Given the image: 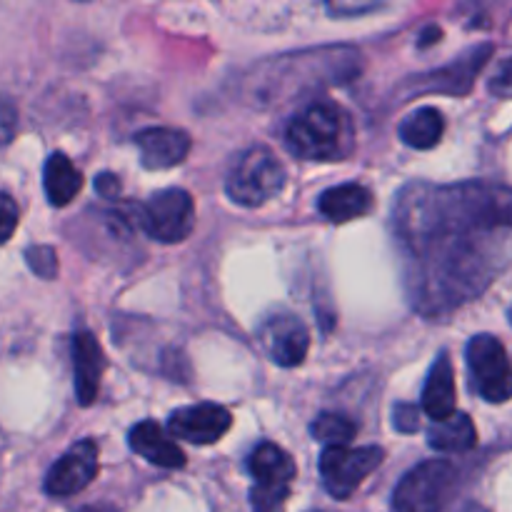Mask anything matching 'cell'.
Masks as SVG:
<instances>
[{
  "mask_svg": "<svg viewBox=\"0 0 512 512\" xmlns=\"http://www.w3.org/2000/svg\"><path fill=\"white\" fill-rule=\"evenodd\" d=\"M490 90L500 98H508L510 95V60H503L500 63V73L495 75L493 83H490Z\"/></svg>",
  "mask_w": 512,
  "mask_h": 512,
  "instance_id": "cell-29",
  "label": "cell"
},
{
  "mask_svg": "<svg viewBox=\"0 0 512 512\" xmlns=\"http://www.w3.org/2000/svg\"><path fill=\"white\" fill-rule=\"evenodd\" d=\"M233 425V415L228 408L215 403H200L180 408L170 415L168 428L175 440H185L190 445H213L223 438Z\"/></svg>",
  "mask_w": 512,
  "mask_h": 512,
  "instance_id": "cell-13",
  "label": "cell"
},
{
  "mask_svg": "<svg viewBox=\"0 0 512 512\" xmlns=\"http://www.w3.org/2000/svg\"><path fill=\"white\" fill-rule=\"evenodd\" d=\"M98 478V443L80 440L45 475V493L50 498H70L88 488Z\"/></svg>",
  "mask_w": 512,
  "mask_h": 512,
  "instance_id": "cell-10",
  "label": "cell"
},
{
  "mask_svg": "<svg viewBox=\"0 0 512 512\" xmlns=\"http://www.w3.org/2000/svg\"><path fill=\"white\" fill-rule=\"evenodd\" d=\"M73 373L75 395L83 408L93 405L100 393V380L105 373V353L98 338L88 330H78L73 335Z\"/></svg>",
  "mask_w": 512,
  "mask_h": 512,
  "instance_id": "cell-15",
  "label": "cell"
},
{
  "mask_svg": "<svg viewBox=\"0 0 512 512\" xmlns=\"http://www.w3.org/2000/svg\"><path fill=\"white\" fill-rule=\"evenodd\" d=\"M460 473L448 460H425L400 480L393 493L395 512H443L458 493Z\"/></svg>",
  "mask_w": 512,
  "mask_h": 512,
  "instance_id": "cell-5",
  "label": "cell"
},
{
  "mask_svg": "<svg viewBox=\"0 0 512 512\" xmlns=\"http://www.w3.org/2000/svg\"><path fill=\"white\" fill-rule=\"evenodd\" d=\"M363 68V55L355 48L305 50V53L270 58L250 73L248 95L250 103L273 105L285 95H298L310 88H328L355 78Z\"/></svg>",
  "mask_w": 512,
  "mask_h": 512,
  "instance_id": "cell-2",
  "label": "cell"
},
{
  "mask_svg": "<svg viewBox=\"0 0 512 512\" xmlns=\"http://www.w3.org/2000/svg\"><path fill=\"white\" fill-rule=\"evenodd\" d=\"M80 512H118V510L108 508V505H90V508H83Z\"/></svg>",
  "mask_w": 512,
  "mask_h": 512,
  "instance_id": "cell-31",
  "label": "cell"
},
{
  "mask_svg": "<svg viewBox=\"0 0 512 512\" xmlns=\"http://www.w3.org/2000/svg\"><path fill=\"white\" fill-rule=\"evenodd\" d=\"M435 38H440V28L438 25H428V28L423 30V35H420V48H428L430 43H438Z\"/></svg>",
  "mask_w": 512,
  "mask_h": 512,
  "instance_id": "cell-30",
  "label": "cell"
},
{
  "mask_svg": "<svg viewBox=\"0 0 512 512\" xmlns=\"http://www.w3.org/2000/svg\"><path fill=\"white\" fill-rule=\"evenodd\" d=\"M25 260H28V268L38 278H58V255H55V250L50 245H33V248L25 250Z\"/></svg>",
  "mask_w": 512,
  "mask_h": 512,
  "instance_id": "cell-23",
  "label": "cell"
},
{
  "mask_svg": "<svg viewBox=\"0 0 512 512\" xmlns=\"http://www.w3.org/2000/svg\"><path fill=\"white\" fill-rule=\"evenodd\" d=\"M255 485L250 505L255 512H283L295 480V460L275 443H260L248 458Z\"/></svg>",
  "mask_w": 512,
  "mask_h": 512,
  "instance_id": "cell-6",
  "label": "cell"
},
{
  "mask_svg": "<svg viewBox=\"0 0 512 512\" xmlns=\"http://www.w3.org/2000/svg\"><path fill=\"white\" fill-rule=\"evenodd\" d=\"M510 220L508 185H405L393 230L415 310L445 315L485 293L508 268Z\"/></svg>",
  "mask_w": 512,
  "mask_h": 512,
  "instance_id": "cell-1",
  "label": "cell"
},
{
  "mask_svg": "<svg viewBox=\"0 0 512 512\" xmlns=\"http://www.w3.org/2000/svg\"><path fill=\"white\" fill-rule=\"evenodd\" d=\"M385 460V450L378 445H365V448H325L320 455V478L325 490L335 500H348L355 490L363 485L373 470L380 468Z\"/></svg>",
  "mask_w": 512,
  "mask_h": 512,
  "instance_id": "cell-9",
  "label": "cell"
},
{
  "mask_svg": "<svg viewBox=\"0 0 512 512\" xmlns=\"http://www.w3.org/2000/svg\"><path fill=\"white\" fill-rule=\"evenodd\" d=\"M445 133V120L438 108H418L400 123L398 135L405 145L415 150H430L440 143Z\"/></svg>",
  "mask_w": 512,
  "mask_h": 512,
  "instance_id": "cell-21",
  "label": "cell"
},
{
  "mask_svg": "<svg viewBox=\"0 0 512 512\" xmlns=\"http://www.w3.org/2000/svg\"><path fill=\"white\" fill-rule=\"evenodd\" d=\"M83 188V173L65 153H53L45 160L43 190L53 208H65Z\"/></svg>",
  "mask_w": 512,
  "mask_h": 512,
  "instance_id": "cell-19",
  "label": "cell"
},
{
  "mask_svg": "<svg viewBox=\"0 0 512 512\" xmlns=\"http://www.w3.org/2000/svg\"><path fill=\"white\" fill-rule=\"evenodd\" d=\"M18 218H20L18 203H15L8 193L0 190V245H5L10 238H13L15 228H18Z\"/></svg>",
  "mask_w": 512,
  "mask_h": 512,
  "instance_id": "cell-24",
  "label": "cell"
},
{
  "mask_svg": "<svg viewBox=\"0 0 512 512\" xmlns=\"http://www.w3.org/2000/svg\"><path fill=\"white\" fill-rule=\"evenodd\" d=\"M140 163L148 170H168L183 163L190 153V135L178 128H145L133 135Z\"/></svg>",
  "mask_w": 512,
  "mask_h": 512,
  "instance_id": "cell-14",
  "label": "cell"
},
{
  "mask_svg": "<svg viewBox=\"0 0 512 512\" xmlns=\"http://www.w3.org/2000/svg\"><path fill=\"white\" fill-rule=\"evenodd\" d=\"M428 443L438 453H468L478 443V433L468 415L453 413L430 428Z\"/></svg>",
  "mask_w": 512,
  "mask_h": 512,
  "instance_id": "cell-20",
  "label": "cell"
},
{
  "mask_svg": "<svg viewBox=\"0 0 512 512\" xmlns=\"http://www.w3.org/2000/svg\"><path fill=\"white\" fill-rule=\"evenodd\" d=\"M353 140V118L333 100H313L285 128V145L300 160H343L353 150Z\"/></svg>",
  "mask_w": 512,
  "mask_h": 512,
  "instance_id": "cell-3",
  "label": "cell"
},
{
  "mask_svg": "<svg viewBox=\"0 0 512 512\" xmlns=\"http://www.w3.org/2000/svg\"><path fill=\"white\" fill-rule=\"evenodd\" d=\"M493 45L485 43L478 45L473 50H465L460 58H455L453 63L445 65V68L433 70L428 75H418V78H410V95L418 93H453V95H465L475 83V75L480 73L488 58L493 55Z\"/></svg>",
  "mask_w": 512,
  "mask_h": 512,
  "instance_id": "cell-11",
  "label": "cell"
},
{
  "mask_svg": "<svg viewBox=\"0 0 512 512\" xmlns=\"http://www.w3.org/2000/svg\"><path fill=\"white\" fill-rule=\"evenodd\" d=\"M310 433L328 448H340V445H348L358 435V425L343 413H320L318 420L310 425Z\"/></svg>",
  "mask_w": 512,
  "mask_h": 512,
  "instance_id": "cell-22",
  "label": "cell"
},
{
  "mask_svg": "<svg viewBox=\"0 0 512 512\" xmlns=\"http://www.w3.org/2000/svg\"><path fill=\"white\" fill-rule=\"evenodd\" d=\"M95 190H98L100 198L105 200H115L120 195V180L118 175L113 173H100L98 178H95Z\"/></svg>",
  "mask_w": 512,
  "mask_h": 512,
  "instance_id": "cell-27",
  "label": "cell"
},
{
  "mask_svg": "<svg viewBox=\"0 0 512 512\" xmlns=\"http://www.w3.org/2000/svg\"><path fill=\"white\" fill-rule=\"evenodd\" d=\"M383 8L378 3H330L328 10L333 15H363V13H373V10Z\"/></svg>",
  "mask_w": 512,
  "mask_h": 512,
  "instance_id": "cell-28",
  "label": "cell"
},
{
  "mask_svg": "<svg viewBox=\"0 0 512 512\" xmlns=\"http://www.w3.org/2000/svg\"><path fill=\"white\" fill-rule=\"evenodd\" d=\"M128 443L133 448V453H138L140 458H145L148 463L158 465V468L178 470L185 465V453L175 445V440H170L165 435V430L160 428L153 420H143V423L135 425L128 435Z\"/></svg>",
  "mask_w": 512,
  "mask_h": 512,
  "instance_id": "cell-16",
  "label": "cell"
},
{
  "mask_svg": "<svg viewBox=\"0 0 512 512\" xmlns=\"http://www.w3.org/2000/svg\"><path fill=\"white\" fill-rule=\"evenodd\" d=\"M260 343L280 368H298L310 350V333L298 315L275 313L260 328Z\"/></svg>",
  "mask_w": 512,
  "mask_h": 512,
  "instance_id": "cell-12",
  "label": "cell"
},
{
  "mask_svg": "<svg viewBox=\"0 0 512 512\" xmlns=\"http://www.w3.org/2000/svg\"><path fill=\"white\" fill-rule=\"evenodd\" d=\"M393 425L400 433H415L420 428V410L413 403H398L393 408Z\"/></svg>",
  "mask_w": 512,
  "mask_h": 512,
  "instance_id": "cell-26",
  "label": "cell"
},
{
  "mask_svg": "<svg viewBox=\"0 0 512 512\" xmlns=\"http://www.w3.org/2000/svg\"><path fill=\"white\" fill-rule=\"evenodd\" d=\"M15 130H18V108L8 95L0 93V148L13 140Z\"/></svg>",
  "mask_w": 512,
  "mask_h": 512,
  "instance_id": "cell-25",
  "label": "cell"
},
{
  "mask_svg": "<svg viewBox=\"0 0 512 512\" xmlns=\"http://www.w3.org/2000/svg\"><path fill=\"white\" fill-rule=\"evenodd\" d=\"M318 210L330 223H350L373 210V193L360 183L333 185L318 198Z\"/></svg>",
  "mask_w": 512,
  "mask_h": 512,
  "instance_id": "cell-17",
  "label": "cell"
},
{
  "mask_svg": "<svg viewBox=\"0 0 512 512\" xmlns=\"http://www.w3.org/2000/svg\"><path fill=\"white\" fill-rule=\"evenodd\" d=\"M470 385L485 403L503 405L510 400L508 350L495 335H475L465 348Z\"/></svg>",
  "mask_w": 512,
  "mask_h": 512,
  "instance_id": "cell-8",
  "label": "cell"
},
{
  "mask_svg": "<svg viewBox=\"0 0 512 512\" xmlns=\"http://www.w3.org/2000/svg\"><path fill=\"white\" fill-rule=\"evenodd\" d=\"M135 223L158 243H183L195 225V205L188 190L165 188L135 208Z\"/></svg>",
  "mask_w": 512,
  "mask_h": 512,
  "instance_id": "cell-7",
  "label": "cell"
},
{
  "mask_svg": "<svg viewBox=\"0 0 512 512\" xmlns=\"http://www.w3.org/2000/svg\"><path fill=\"white\" fill-rule=\"evenodd\" d=\"M465 512H485V510H480V508H468Z\"/></svg>",
  "mask_w": 512,
  "mask_h": 512,
  "instance_id": "cell-32",
  "label": "cell"
},
{
  "mask_svg": "<svg viewBox=\"0 0 512 512\" xmlns=\"http://www.w3.org/2000/svg\"><path fill=\"white\" fill-rule=\"evenodd\" d=\"M423 410L440 423L455 413V370L448 353H440L423 388Z\"/></svg>",
  "mask_w": 512,
  "mask_h": 512,
  "instance_id": "cell-18",
  "label": "cell"
},
{
  "mask_svg": "<svg viewBox=\"0 0 512 512\" xmlns=\"http://www.w3.org/2000/svg\"><path fill=\"white\" fill-rule=\"evenodd\" d=\"M285 165L265 145H253L235 158L225 180V193L243 208H260L285 188Z\"/></svg>",
  "mask_w": 512,
  "mask_h": 512,
  "instance_id": "cell-4",
  "label": "cell"
}]
</instances>
